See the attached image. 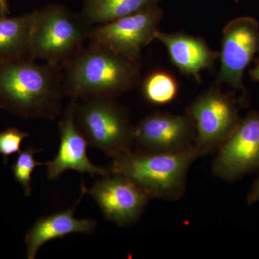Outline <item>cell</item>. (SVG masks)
Masks as SVG:
<instances>
[{"label": "cell", "mask_w": 259, "mask_h": 259, "mask_svg": "<svg viewBox=\"0 0 259 259\" xmlns=\"http://www.w3.org/2000/svg\"><path fill=\"white\" fill-rule=\"evenodd\" d=\"M144 100L153 105H167L176 100L180 93L178 81L166 70H154L140 82Z\"/></svg>", "instance_id": "cell-17"}, {"label": "cell", "mask_w": 259, "mask_h": 259, "mask_svg": "<svg viewBox=\"0 0 259 259\" xmlns=\"http://www.w3.org/2000/svg\"><path fill=\"white\" fill-rule=\"evenodd\" d=\"M81 100L75 108V121L89 146L112 159L131 151L134 125L127 109L112 97H89Z\"/></svg>", "instance_id": "cell-5"}, {"label": "cell", "mask_w": 259, "mask_h": 259, "mask_svg": "<svg viewBox=\"0 0 259 259\" xmlns=\"http://www.w3.org/2000/svg\"><path fill=\"white\" fill-rule=\"evenodd\" d=\"M258 52V21L251 17H240L230 21L223 30L221 68L215 83L219 86L226 83L235 91H241L243 102H246L243 74Z\"/></svg>", "instance_id": "cell-8"}, {"label": "cell", "mask_w": 259, "mask_h": 259, "mask_svg": "<svg viewBox=\"0 0 259 259\" xmlns=\"http://www.w3.org/2000/svg\"><path fill=\"white\" fill-rule=\"evenodd\" d=\"M238 102L214 85L197 97L187 109L196 130L194 148L199 156L218 149L241 122Z\"/></svg>", "instance_id": "cell-6"}, {"label": "cell", "mask_w": 259, "mask_h": 259, "mask_svg": "<svg viewBox=\"0 0 259 259\" xmlns=\"http://www.w3.org/2000/svg\"><path fill=\"white\" fill-rule=\"evenodd\" d=\"M86 194V186L82 182L81 196L71 208L59 211L38 218L25 237L27 246V258L35 259L37 251L52 240L61 239L72 233H90L95 231L97 222L92 219H76L74 212Z\"/></svg>", "instance_id": "cell-13"}, {"label": "cell", "mask_w": 259, "mask_h": 259, "mask_svg": "<svg viewBox=\"0 0 259 259\" xmlns=\"http://www.w3.org/2000/svg\"><path fill=\"white\" fill-rule=\"evenodd\" d=\"M35 13L18 17L0 14V63L32 60Z\"/></svg>", "instance_id": "cell-15"}, {"label": "cell", "mask_w": 259, "mask_h": 259, "mask_svg": "<svg viewBox=\"0 0 259 259\" xmlns=\"http://www.w3.org/2000/svg\"><path fill=\"white\" fill-rule=\"evenodd\" d=\"M30 134L16 127H9L0 132V155L8 163L10 156L20 151L23 140L29 137Z\"/></svg>", "instance_id": "cell-19"}, {"label": "cell", "mask_w": 259, "mask_h": 259, "mask_svg": "<svg viewBox=\"0 0 259 259\" xmlns=\"http://www.w3.org/2000/svg\"><path fill=\"white\" fill-rule=\"evenodd\" d=\"M32 60L0 63V108L25 119L54 120L62 112L60 65Z\"/></svg>", "instance_id": "cell-1"}, {"label": "cell", "mask_w": 259, "mask_h": 259, "mask_svg": "<svg viewBox=\"0 0 259 259\" xmlns=\"http://www.w3.org/2000/svg\"><path fill=\"white\" fill-rule=\"evenodd\" d=\"M77 102V99H71L59 122V150L52 161L45 163L49 180H56L69 170L81 174L88 173L92 177H106L112 174L110 167L97 166L92 163L88 156V142L75 121V108Z\"/></svg>", "instance_id": "cell-12"}, {"label": "cell", "mask_w": 259, "mask_h": 259, "mask_svg": "<svg viewBox=\"0 0 259 259\" xmlns=\"http://www.w3.org/2000/svg\"><path fill=\"white\" fill-rule=\"evenodd\" d=\"M256 202H259V179L255 181L251 190L250 191L249 194L247 197V202L249 205Z\"/></svg>", "instance_id": "cell-20"}, {"label": "cell", "mask_w": 259, "mask_h": 259, "mask_svg": "<svg viewBox=\"0 0 259 259\" xmlns=\"http://www.w3.org/2000/svg\"><path fill=\"white\" fill-rule=\"evenodd\" d=\"M156 40L166 47L172 64L187 76L200 82L201 71L211 69L219 58V53L210 49L202 37L182 32H156Z\"/></svg>", "instance_id": "cell-14"}, {"label": "cell", "mask_w": 259, "mask_h": 259, "mask_svg": "<svg viewBox=\"0 0 259 259\" xmlns=\"http://www.w3.org/2000/svg\"><path fill=\"white\" fill-rule=\"evenodd\" d=\"M42 149H35L30 146L23 151H20L16 161L12 166V171L15 180L23 187L25 195L30 196L31 194V176L34 169L37 166H41L45 163L37 161L35 159V154L40 152Z\"/></svg>", "instance_id": "cell-18"}, {"label": "cell", "mask_w": 259, "mask_h": 259, "mask_svg": "<svg viewBox=\"0 0 259 259\" xmlns=\"http://www.w3.org/2000/svg\"><path fill=\"white\" fill-rule=\"evenodd\" d=\"M214 176L228 182L259 170V112L251 111L218 148Z\"/></svg>", "instance_id": "cell-10"}, {"label": "cell", "mask_w": 259, "mask_h": 259, "mask_svg": "<svg viewBox=\"0 0 259 259\" xmlns=\"http://www.w3.org/2000/svg\"><path fill=\"white\" fill-rule=\"evenodd\" d=\"M32 35L34 61L62 66L76 56L90 37L93 26L64 5L51 4L35 10Z\"/></svg>", "instance_id": "cell-4"}, {"label": "cell", "mask_w": 259, "mask_h": 259, "mask_svg": "<svg viewBox=\"0 0 259 259\" xmlns=\"http://www.w3.org/2000/svg\"><path fill=\"white\" fill-rule=\"evenodd\" d=\"M195 137V126L187 112H154L134 126V145L139 152H182L194 147Z\"/></svg>", "instance_id": "cell-9"}, {"label": "cell", "mask_w": 259, "mask_h": 259, "mask_svg": "<svg viewBox=\"0 0 259 259\" xmlns=\"http://www.w3.org/2000/svg\"><path fill=\"white\" fill-rule=\"evenodd\" d=\"M62 68L65 94L71 99L115 98L141 82L140 63L91 42Z\"/></svg>", "instance_id": "cell-2"}, {"label": "cell", "mask_w": 259, "mask_h": 259, "mask_svg": "<svg viewBox=\"0 0 259 259\" xmlns=\"http://www.w3.org/2000/svg\"><path fill=\"white\" fill-rule=\"evenodd\" d=\"M108 221L117 226H131L139 221L150 197L134 182L112 173L86 188Z\"/></svg>", "instance_id": "cell-11"}, {"label": "cell", "mask_w": 259, "mask_h": 259, "mask_svg": "<svg viewBox=\"0 0 259 259\" xmlns=\"http://www.w3.org/2000/svg\"><path fill=\"white\" fill-rule=\"evenodd\" d=\"M199 158L194 147L171 153L131 151L113 158L110 168L134 182L150 199L177 200L185 193L189 168Z\"/></svg>", "instance_id": "cell-3"}, {"label": "cell", "mask_w": 259, "mask_h": 259, "mask_svg": "<svg viewBox=\"0 0 259 259\" xmlns=\"http://www.w3.org/2000/svg\"><path fill=\"white\" fill-rule=\"evenodd\" d=\"M163 13L158 5L91 28L89 41L140 63L142 49L156 38Z\"/></svg>", "instance_id": "cell-7"}, {"label": "cell", "mask_w": 259, "mask_h": 259, "mask_svg": "<svg viewBox=\"0 0 259 259\" xmlns=\"http://www.w3.org/2000/svg\"><path fill=\"white\" fill-rule=\"evenodd\" d=\"M249 74L253 81L259 82V57L255 61V67L250 70Z\"/></svg>", "instance_id": "cell-21"}, {"label": "cell", "mask_w": 259, "mask_h": 259, "mask_svg": "<svg viewBox=\"0 0 259 259\" xmlns=\"http://www.w3.org/2000/svg\"><path fill=\"white\" fill-rule=\"evenodd\" d=\"M10 13L8 0H0V14L9 15Z\"/></svg>", "instance_id": "cell-22"}, {"label": "cell", "mask_w": 259, "mask_h": 259, "mask_svg": "<svg viewBox=\"0 0 259 259\" xmlns=\"http://www.w3.org/2000/svg\"><path fill=\"white\" fill-rule=\"evenodd\" d=\"M161 0H84L81 16L91 26L135 14Z\"/></svg>", "instance_id": "cell-16"}]
</instances>
